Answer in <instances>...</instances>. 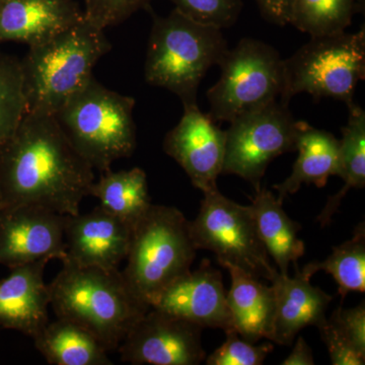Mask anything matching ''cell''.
Instances as JSON below:
<instances>
[{
    "instance_id": "9c48e42d",
    "label": "cell",
    "mask_w": 365,
    "mask_h": 365,
    "mask_svg": "<svg viewBox=\"0 0 365 365\" xmlns=\"http://www.w3.org/2000/svg\"><path fill=\"white\" fill-rule=\"evenodd\" d=\"M203 194L198 215L189 222L196 249L215 253L222 267L239 268L273 282L279 272L271 264L250 205L230 200L218 188Z\"/></svg>"
},
{
    "instance_id": "6da1fadb",
    "label": "cell",
    "mask_w": 365,
    "mask_h": 365,
    "mask_svg": "<svg viewBox=\"0 0 365 365\" xmlns=\"http://www.w3.org/2000/svg\"><path fill=\"white\" fill-rule=\"evenodd\" d=\"M95 174L54 115L26 112L0 148V197L4 210L29 206L76 215Z\"/></svg>"
},
{
    "instance_id": "4dcf8cb0",
    "label": "cell",
    "mask_w": 365,
    "mask_h": 365,
    "mask_svg": "<svg viewBox=\"0 0 365 365\" xmlns=\"http://www.w3.org/2000/svg\"><path fill=\"white\" fill-rule=\"evenodd\" d=\"M321 339L325 343L334 365H364L365 355L360 353L336 327L327 319L318 327Z\"/></svg>"
},
{
    "instance_id": "83f0119b",
    "label": "cell",
    "mask_w": 365,
    "mask_h": 365,
    "mask_svg": "<svg viewBox=\"0 0 365 365\" xmlns=\"http://www.w3.org/2000/svg\"><path fill=\"white\" fill-rule=\"evenodd\" d=\"M176 9L192 20L215 26L230 28L239 20L242 0H170Z\"/></svg>"
},
{
    "instance_id": "e575fe53",
    "label": "cell",
    "mask_w": 365,
    "mask_h": 365,
    "mask_svg": "<svg viewBox=\"0 0 365 365\" xmlns=\"http://www.w3.org/2000/svg\"><path fill=\"white\" fill-rule=\"evenodd\" d=\"M4 203H2L1 197H0V218H1L2 213H4Z\"/></svg>"
},
{
    "instance_id": "30bf717a",
    "label": "cell",
    "mask_w": 365,
    "mask_h": 365,
    "mask_svg": "<svg viewBox=\"0 0 365 365\" xmlns=\"http://www.w3.org/2000/svg\"><path fill=\"white\" fill-rule=\"evenodd\" d=\"M299 123L279 100L232 120L225 130L222 174L241 177L260 188L269 163L295 150Z\"/></svg>"
},
{
    "instance_id": "277c9868",
    "label": "cell",
    "mask_w": 365,
    "mask_h": 365,
    "mask_svg": "<svg viewBox=\"0 0 365 365\" xmlns=\"http://www.w3.org/2000/svg\"><path fill=\"white\" fill-rule=\"evenodd\" d=\"M227 51L222 29L198 23L175 9L153 20L144 66L146 83L175 93L182 107L198 105L201 81Z\"/></svg>"
},
{
    "instance_id": "f1b7e54d",
    "label": "cell",
    "mask_w": 365,
    "mask_h": 365,
    "mask_svg": "<svg viewBox=\"0 0 365 365\" xmlns=\"http://www.w3.org/2000/svg\"><path fill=\"white\" fill-rule=\"evenodd\" d=\"M227 339L206 359L208 365H261L273 351L272 343L255 345L239 335L235 329L225 331Z\"/></svg>"
},
{
    "instance_id": "3957f363",
    "label": "cell",
    "mask_w": 365,
    "mask_h": 365,
    "mask_svg": "<svg viewBox=\"0 0 365 365\" xmlns=\"http://www.w3.org/2000/svg\"><path fill=\"white\" fill-rule=\"evenodd\" d=\"M104 30L85 16L50 39L30 46L21 60L26 112L54 115L93 78L111 50Z\"/></svg>"
},
{
    "instance_id": "e0dca14e",
    "label": "cell",
    "mask_w": 365,
    "mask_h": 365,
    "mask_svg": "<svg viewBox=\"0 0 365 365\" xmlns=\"http://www.w3.org/2000/svg\"><path fill=\"white\" fill-rule=\"evenodd\" d=\"M294 277L279 274L274 279L276 313L272 342L290 346L300 330L327 321L326 311L332 295L311 284L313 276L294 266Z\"/></svg>"
},
{
    "instance_id": "8992f818",
    "label": "cell",
    "mask_w": 365,
    "mask_h": 365,
    "mask_svg": "<svg viewBox=\"0 0 365 365\" xmlns=\"http://www.w3.org/2000/svg\"><path fill=\"white\" fill-rule=\"evenodd\" d=\"M196 251L181 211L151 205L132 227L122 276L134 297L150 307L165 288L191 270Z\"/></svg>"
},
{
    "instance_id": "f546056e",
    "label": "cell",
    "mask_w": 365,
    "mask_h": 365,
    "mask_svg": "<svg viewBox=\"0 0 365 365\" xmlns=\"http://www.w3.org/2000/svg\"><path fill=\"white\" fill-rule=\"evenodd\" d=\"M86 11L83 16L105 30L108 26L122 23L150 0H86Z\"/></svg>"
},
{
    "instance_id": "ac0fdd59",
    "label": "cell",
    "mask_w": 365,
    "mask_h": 365,
    "mask_svg": "<svg viewBox=\"0 0 365 365\" xmlns=\"http://www.w3.org/2000/svg\"><path fill=\"white\" fill-rule=\"evenodd\" d=\"M81 16L69 0H0V43L39 44Z\"/></svg>"
},
{
    "instance_id": "9a60e30c",
    "label": "cell",
    "mask_w": 365,
    "mask_h": 365,
    "mask_svg": "<svg viewBox=\"0 0 365 365\" xmlns=\"http://www.w3.org/2000/svg\"><path fill=\"white\" fill-rule=\"evenodd\" d=\"M150 307L167 312L201 328H232L227 292L220 271L204 259L200 267L178 278L158 295Z\"/></svg>"
},
{
    "instance_id": "d6986e66",
    "label": "cell",
    "mask_w": 365,
    "mask_h": 365,
    "mask_svg": "<svg viewBox=\"0 0 365 365\" xmlns=\"http://www.w3.org/2000/svg\"><path fill=\"white\" fill-rule=\"evenodd\" d=\"M232 287L227 292L232 328L249 342L266 338L272 341L275 322L276 299L273 287L241 269L227 267Z\"/></svg>"
},
{
    "instance_id": "7c38bea8",
    "label": "cell",
    "mask_w": 365,
    "mask_h": 365,
    "mask_svg": "<svg viewBox=\"0 0 365 365\" xmlns=\"http://www.w3.org/2000/svg\"><path fill=\"white\" fill-rule=\"evenodd\" d=\"M184 108L179 123L163 139V151L174 158L197 189L217 188L222 175L227 134L198 105Z\"/></svg>"
},
{
    "instance_id": "d4e9b609",
    "label": "cell",
    "mask_w": 365,
    "mask_h": 365,
    "mask_svg": "<svg viewBox=\"0 0 365 365\" xmlns=\"http://www.w3.org/2000/svg\"><path fill=\"white\" fill-rule=\"evenodd\" d=\"M302 270L312 276L319 271H325L332 275L339 287V294L342 299L349 292H364V223H359V227L355 228L352 239L334 247L332 254L326 260L311 262Z\"/></svg>"
},
{
    "instance_id": "7402d4cb",
    "label": "cell",
    "mask_w": 365,
    "mask_h": 365,
    "mask_svg": "<svg viewBox=\"0 0 365 365\" xmlns=\"http://www.w3.org/2000/svg\"><path fill=\"white\" fill-rule=\"evenodd\" d=\"M36 349L52 365H112L104 345L90 332L56 318L33 338Z\"/></svg>"
},
{
    "instance_id": "7a4b0ae2",
    "label": "cell",
    "mask_w": 365,
    "mask_h": 365,
    "mask_svg": "<svg viewBox=\"0 0 365 365\" xmlns=\"http://www.w3.org/2000/svg\"><path fill=\"white\" fill-rule=\"evenodd\" d=\"M49 287L50 306L58 319L90 332L108 351L117 350L150 307L134 297L118 269L62 263Z\"/></svg>"
},
{
    "instance_id": "484cf974",
    "label": "cell",
    "mask_w": 365,
    "mask_h": 365,
    "mask_svg": "<svg viewBox=\"0 0 365 365\" xmlns=\"http://www.w3.org/2000/svg\"><path fill=\"white\" fill-rule=\"evenodd\" d=\"M355 11L356 0H290L288 25L311 37L345 32Z\"/></svg>"
},
{
    "instance_id": "5b68a950",
    "label": "cell",
    "mask_w": 365,
    "mask_h": 365,
    "mask_svg": "<svg viewBox=\"0 0 365 365\" xmlns=\"http://www.w3.org/2000/svg\"><path fill=\"white\" fill-rule=\"evenodd\" d=\"M134 107L133 98L106 88L93 76L54 117L79 155L104 173L135 150Z\"/></svg>"
},
{
    "instance_id": "603a6c76",
    "label": "cell",
    "mask_w": 365,
    "mask_h": 365,
    "mask_svg": "<svg viewBox=\"0 0 365 365\" xmlns=\"http://www.w3.org/2000/svg\"><path fill=\"white\" fill-rule=\"evenodd\" d=\"M90 196L96 197L100 206L131 228L153 205L148 177L140 168L119 172L106 170L98 182H93Z\"/></svg>"
},
{
    "instance_id": "44dd1931",
    "label": "cell",
    "mask_w": 365,
    "mask_h": 365,
    "mask_svg": "<svg viewBox=\"0 0 365 365\" xmlns=\"http://www.w3.org/2000/svg\"><path fill=\"white\" fill-rule=\"evenodd\" d=\"M282 203L272 192L260 187L256 190L250 207L269 257L279 268L278 272L287 276L290 264L299 266L297 263L306 248L299 237L302 227L287 215Z\"/></svg>"
},
{
    "instance_id": "5bb4252c",
    "label": "cell",
    "mask_w": 365,
    "mask_h": 365,
    "mask_svg": "<svg viewBox=\"0 0 365 365\" xmlns=\"http://www.w3.org/2000/svg\"><path fill=\"white\" fill-rule=\"evenodd\" d=\"M132 228L102 206L91 212L66 215V258L62 263L115 270L126 259Z\"/></svg>"
},
{
    "instance_id": "2e32d148",
    "label": "cell",
    "mask_w": 365,
    "mask_h": 365,
    "mask_svg": "<svg viewBox=\"0 0 365 365\" xmlns=\"http://www.w3.org/2000/svg\"><path fill=\"white\" fill-rule=\"evenodd\" d=\"M48 259L11 268L0 279V327L34 338L48 322L49 287L44 280Z\"/></svg>"
},
{
    "instance_id": "1f68e13d",
    "label": "cell",
    "mask_w": 365,
    "mask_h": 365,
    "mask_svg": "<svg viewBox=\"0 0 365 365\" xmlns=\"http://www.w3.org/2000/svg\"><path fill=\"white\" fill-rule=\"evenodd\" d=\"M329 321L360 353L365 355L364 302L352 309L338 307Z\"/></svg>"
},
{
    "instance_id": "4316f807",
    "label": "cell",
    "mask_w": 365,
    "mask_h": 365,
    "mask_svg": "<svg viewBox=\"0 0 365 365\" xmlns=\"http://www.w3.org/2000/svg\"><path fill=\"white\" fill-rule=\"evenodd\" d=\"M26 113L21 60L0 53V148L14 135Z\"/></svg>"
},
{
    "instance_id": "52a82bcc",
    "label": "cell",
    "mask_w": 365,
    "mask_h": 365,
    "mask_svg": "<svg viewBox=\"0 0 365 365\" xmlns=\"http://www.w3.org/2000/svg\"><path fill=\"white\" fill-rule=\"evenodd\" d=\"M365 78V29L356 33L314 36L284 59V88L279 101L289 105L299 93L352 104Z\"/></svg>"
},
{
    "instance_id": "cb8c5ba5",
    "label": "cell",
    "mask_w": 365,
    "mask_h": 365,
    "mask_svg": "<svg viewBox=\"0 0 365 365\" xmlns=\"http://www.w3.org/2000/svg\"><path fill=\"white\" fill-rule=\"evenodd\" d=\"M349 116L342 128L339 140V176L344 186L335 195L329 197L325 207L318 216L322 227L330 225L343 199L351 189H364L365 186V112L360 106L348 105Z\"/></svg>"
},
{
    "instance_id": "d6a6232c",
    "label": "cell",
    "mask_w": 365,
    "mask_h": 365,
    "mask_svg": "<svg viewBox=\"0 0 365 365\" xmlns=\"http://www.w3.org/2000/svg\"><path fill=\"white\" fill-rule=\"evenodd\" d=\"M262 16L277 26L288 25L290 0H256Z\"/></svg>"
},
{
    "instance_id": "836d02e7",
    "label": "cell",
    "mask_w": 365,
    "mask_h": 365,
    "mask_svg": "<svg viewBox=\"0 0 365 365\" xmlns=\"http://www.w3.org/2000/svg\"><path fill=\"white\" fill-rule=\"evenodd\" d=\"M282 365H314V355L307 341L302 337L297 338L292 353L283 360Z\"/></svg>"
},
{
    "instance_id": "4fadbf2b",
    "label": "cell",
    "mask_w": 365,
    "mask_h": 365,
    "mask_svg": "<svg viewBox=\"0 0 365 365\" xmlns=\"http://www.w3.org/2000/svg\"><path fill=\"white\" fill-rule=\"evenodd\" d=\"M66 216L39 207L6 209L0 218V265L9 269L66 258Z\"/></svg>"
},
{
    "instance_id": "ba28073f",
    "label": "cell",
    "mask_w": 365,
    "mask_h": 365,
    "mask_svg": "<svg viewBox=\"0 0 365 365\" xmlns=\"http://www.w3.org/2000/svg\"><path fill=\"white\" fill-rule=\"evenodd\" d=\"M220 78L206 93L210 117L232 120L279 100L284 88V59L262 41L244 38L225 55Z\"/></svg>"
},
{
    "instance_id": "8fae6325",
    "label": "cell",
    "mask_w": 365,
    "mask_h": 365,
    "mask_svg": "<svg viewBox=\"0 0 365 365\" xmlns=\"http://www.w3.org/2000/svg\"><path fill=\"white\" fill-rule=\"evenodd\" d=\"M203 328L150 307L118 347L123 362L134 365H198L205 360Z\"/></svg>"
},
{
    "instance_id": "ffe728a7",
    "label": "cell",
    "mask_w": 365,
    "mask_h": 365,
    "mask_svg": "<svg viewBox=\"0 0 365 365\" xmlns=\"http://www.w3.org/2000/svg\"><path fill=\"white\" fill-rule=\"evenodd\" d=\"M295 150L299 157L292 174L282 182L274 185L281 202L297 193L302 185L323 188L329 178L339 175V140L331 132L299 121Z\"/></svg>"
}]
</instances>
